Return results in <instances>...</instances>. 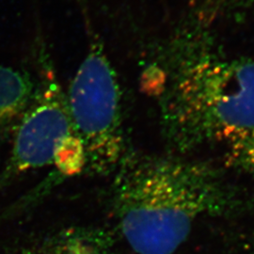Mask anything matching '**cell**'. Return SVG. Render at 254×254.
<instances>
[{
  "mask_svg": "<svg viewBox=\"0 0 254 254\" xmlns=\"http://www.w3.org/2000/svg\"><path fill=\"white\" fill-rule=\"evenodd\" d=\"M114 174L111 208L137 254H173L200 218L252 207L244 192L206 162L130 153Z\"/></svg>",
  "mask_w": 254,
  "mask_h": 254,
  "instance_id": "obj_1",
  "label": "cell"
},
{
  "mask_svg": "<svg viewBox=\"0 0 254 254\" xmlns=\"http://www.w3.org/2000/svg\"><path fill=\"white\" fill-rule=\"evenodd\" d=\"M165 57L143 81L172 152L186 154L254 128V60H229L199 39L177 42Z\"/></svg>",
  "mask_w": 254,
  "mask_h": 254,
  "instance_id": "obj_2",
  "label": "cell"
},
{
  "mask_svg": "<svg viewBox=\"0 0 254 254\" xmlns=\"http://www.w3.org/2000/svg\"><path fill=\"white\" fill-rule=\"evenodd\" d=\"M66 97L74 135L85 151V170L114 174L130 152L118 76L97 40L91 42Z\"/></svg>",
  "mask_w": 254,
  "mask_h": 254,
  "instance_id": "obj_3",
  "label": "cell"
},
{
  "mask_svg": "<svg viewBox=\"0 0 254 254\" xmlns=\"http://www.w3.org/2000/svg\"><path fill=\"white\" fill-rule=\"evenodd\" d=\"M74 134L67 97L46 55L27 112L12 136L9 159L0 174V190L20 175L54 162L58 147Z\"/></svg>",
  "mask_w": 254,
  "mask_h": 254,
  "instance_id": "obj_4",
  "label": "cell"
},
{
  "mask_svg": "<svg viewBox=\"0 0 254 254\" xmlns=\"http://www.w3.org/2000/svg\"><path fill=\"white\" fill-rule=\"evenodd\" d=\"M17 254H115V240L103 228L70 226L38 238Z\"/></svg>",
  "mask_w": 254,
  "mask_h": 254,
  "instance_id": "obj_5",
  "label": "cell"
},
{
  "mask_svg": "<svg viewBox=\"0 0 254 254\" xmlns=\"http://www.w3.org/2000/svg\"><path fill=\"white\" fill-rule=\"evenodd\" d=\"M36 86L27 71L0 65V157L24 118Z\"/></svg>",
  "mask_w": 254,
  "mask_h": 254,
  "instance_id": "obj_6",
  "label": "cell"
},
{
  "mask_svg": "<svg viewBox=\"0 0 254 254\" xmlns=\"http://www.w3.org/2000/svg\"><path fill=\"white\" fill-rule=\"evenodd\" d=\"M220 141L226 146L227 167L254 175V128L233 131Z\"/></svg>",
  "mask_w": 254,
  "mask_h": 254,
  "instance_id": "obj_7",
  "label": "cell"
},
{
  "mask_svg": "<svg viewBox=\"0 0 254 254\" xmlns=\"http://www.w3.org/2000/svg\"><path fill=\"white\" fill-rule=\"evenodd\" d=\"M53 164L66 177L73 176L85 170V151L81 141L74 134L66 137L58 147Z\"/></svg>",
  "mask_w": 254,
  "mask_h": 254,
  "instance_id": "obj_8",
  "label": "cell"
},
{
  "mask_svg": "<svg viewBox=\"0 0 254 254\" xmlns=\"http://www.w3.org/2000/svg\"><path fill=\"white\" fill-rule=\"evenodd\" d=\"M254 0H193L200 22L211 23L216 19L236 16L250 8Z\"/></svg>",
  "mask_w": 254,
  "mask_h": 254,
  "instance_id": "obj_9",
  "label": "cell"
},
{
  "mask_svg": "<svg viewBox=\"0 0 254 254\" xmlns=\"http://www.w3.org/2000/svg\"><path fill=\"white\" fill-rule=\"evenodd\" d=\"M245 254H254V243L249 248V250L247 251Z\"/></svg>",
  "mask_w": 254,
  "mask_h": 254,
  "instance_id": "obj_10",
  "label": "cell"
}]
</instances>
